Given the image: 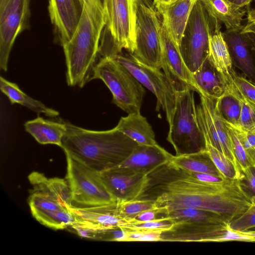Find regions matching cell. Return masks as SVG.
I'll return each mask as SVG.
<instances>
[{
	"mask_svg": "<svg viewBox=\"0 0 255 255\" xmlns=\"http://www.w3.org/2000/svg\"><path fill=\"white\" fill-rule=\"evenodd\" d=\"M138 199L152 200L161 218L171 211L192 208L214 212L229 222L255 202V195L243 181L224 178L218 182L198 180L168 162L147 175Z\"/></svg>",
	"mask_w": 255,
	"mask_h": 255,
	"instance_id": "obj_1",
	"label": "cell"
},
{
	"mask_svg": "<svg viewBox=\"0 0 255 255\" xmlns=\"http://www.w3.org/2000/svg\"><path fill=\"white\" fill-rule=\"evenodd\" d=\"M64 123L62 148L65 154L100 173L119 165L138 144L116 127L98 131Z\"/></svg>",
	"mask_w": 255,
	"mask_h": 255,
	"instance_id": "obj_2",
	"label": "cell"
},
{
	"mask_svg": "<svg viewBox=\"0 0 255 255\" xmlns=\"http://www.w3.org/2000/svg\"><path fill=\"white\" fill-rule=\"evenodd\" d=\"M105 25L103 7L83 6L74 33L62 46L68 86L82 88L93 80L95 68L101 58L100 44Z\"/></svg>",
	"mask_w": 255,
	"mask_h": 255,
	"instance_id": "obj_3",
	"label": "cell"
},
{
	"mask_svg": "<svg viewBox=\"0 0 255 255\" xmlns=\"http://www.w3.org/2000/svg\"><path fill=\"white\" fill-rule=\"evenodd\" d=\"M163 217L172 222L162 234L161 242H219L230 222L212 212L192 208L171 211Z\"/></svg>",
	"mask_w": 255,
	"mask_h": 255,
	"instance_id": "obj_4",
	"label": "cell"
},
{
	"mask_svg": "<svg viewBox=\"0 0 255 255\" xmlns=\"http://www.w3.org/2000/svg\"><path fill=\"white\" fill-rule=\"evenodd\" d=\"M105 25L101 35L100 57H113L123 49L131 53L134 48L135 0H102Z\"/></svg>",
	"mask_w": 255,
	"mask_h": 255,
	"instance_id": "obj_5",
	"label": "cell"
},
{
	"mask_svg": "<svg viewBox=\"0 0 255 255\" xmlns=\"http://www.w3.org/2000/svg\"><path fill=\"white\" fill-rule=\"evenodd\" d=\"M194 91L176 92V105L167 140L174 147L176 156L206 150V141L198 124Z\"/></svg>",
	"mask_w": 255,
	"mask_h": 255,
	"instance_id": "obj_6",
	"label": "cell"
},
{
	"mask_svg": "<svg viewBox=\"0 0 255 255\" xmlns=\"http://www.w3.org/2000/svg\"><path fill=\"white\" fill-rule=\"evenodd\" d=\"M101 79L113 95L112 102L128 114L140 113L145 90L123 65L112 57L100 58L93 79Z\"/></svg>",
	"mask_w": 255,
	"mask_h": 255,
	"instance_id": "obj_7",
	"label": "cell"
},
{
	"mask_svg": "<svg viewBox=\"0 0 255 255\" xmlns=\"http://www.w3.org/2000/svg\"><path fill=\"white\" fill-rule=\"evenodd\" d=\"M135 45L129 53L139 62L162 69L161 16L152 0H135Z\"/></svg>",
	"mask_w": 255,
	"mask_h": 255,
	"instance_id": "obj_8",
	"label": "cell"
},
{
	"mask_svg": "<svg viewBox=\"0 0 255 255\" xmlns=\"http://www.w3.org/2000/svg\"><path fill=\"white\" fill-rule=\"evenodd\" d=\"M221 24L209 14L200 0H197L179 45L183 60L192 74L208 58L209 35Z\"/></svg>",
	"mask_w": 255,
	"mask_h": 255,
	"instance_id": "obj_9",
	"label": "cell"
},
{
	"mask_svg": "<svg viewBox=\"0 0 255 255\" xmlns=\"http://www.w3.org/2000/svg\"><path fill=\"white\" fill-rule=\"evenodd\" d=\"M66 180L73 202L82 207L109 204L117 200L104 184L101 173L66 154Z\"/></svg>",
	"mask_w": 255,
	"mask_h": 255,
	"instance_id": "obj_10",
	"label": "cell"
},
{
	"mask_svg": "<svg viewBox=\"0 0 255 255\" xmlns=\"http://www.w3.org/2000/svg\"><path fill=\"white\" fill-rule=\"evenodd\" d=\"M112 57L127 68L142 86L155 95L157 99L156 110L159 111L162 107L170 125L175 108L176 92L165 74L160 70L139 62L129 53L121 52Z\"/></svg>",
	"mask_w": 255,
	"mask_h": 255,
	"instance_id": "obj_11",
	"label": "cell"
},
{
	"mask_svg": "<svg viewBox=\"0 0 255 255\" xmlns=\"http://www.w3.org/2000/svg\"><path fill=\"white\" fill-rule=\"evenodd\" d=\"M74 222L70 226L83 238L95 239L96 236L128 223L121 213L117 200L112 203L91 207H69Z\"/></svg>",
	"mask_w": 255,
	"mask_h": 255,
	"instance_id": "obj_12",
	"label": "cell"
},
{
	"mask_svg": "<svg viewBox=\"0 0 255 255\" xmlns=\"http://www.w3.org/2000/svg\"><path fill=\"white\" fill-rule=\"evenodd\" d=\"M199 95L200 102L196 106V116L205 140L222 152L232 162L243 180L244 175L240 169L233 151L227 127L217 107V99Z\"/></svg>",
	"mask_w": 255,
	"mask_h": 255,
	"instance_id": "obj_13",
	"label": "cell"
},
{
	"mask_svg": "<svg viewBox=\"0 0 255 255\" xmlns=\"http://www.w3.org/2000/svg\"><path fill=\"white\" fill-rule=\"evenodd\" d=\"M30 0H0V68L6 71L13 43L29 25Z\"/></svg>",
	"mask_w": 255,
	"mask_h": 255,
	"instance_id": "obj_14",
	"label": "cell"
},
{
	"mask_svg": "<svg viewBox=\"0 0 255 255\" xmlns=\"http://www.w3.org/2000/svg\"><path fill=\"white\" fill-rule=\"evenodd\" d=\"M162 69L175 92L188 89L196 92L192 74L185 65L178 45L162 24L161 32Z\"/></svg>",
	"mask_w": 255,
	"mask_h": 255,
	"instance_id": "obj_15",
	"label": "cell"
},
{
	"mask_svg": "<svg viewBox=\"0 0 255 255\" xmlns=\"http://www.w3.org/2000/svg\"><path fill=\"white\" fill-rule=\"evenodd\" d=\"M48 11L56 41L62 46L72 37L82 6L79 0H49Z\"/></svg>",
	"mask_w": 255,
	"mask_h": 255,
	"instance_id": "obj_16",
	"label": "cell"
},
{
	"mask_svg": "<svg viewBox=\"0 0 255 255\" xmlns=\"http://www.w3.org/2000/svg\"><path fill=\"white\" fill-rule=\"evenodd\" d=\"M100 173L104 184L116 199H138L148 181V174L117 168H113Z\"/></svg>",
	"mask_w": 255,
	"mask_h": 255,
	"instance_id": "obj_17",
	"label": "cell"
},
{
	"mask_svg": "<svg viewBox=\"0 0 255 255\" xmlns=\"http://www.w3.org/2000/svg\"><path fill=\"white\" fill-rule=\"evenodd\" d=\"M28 204L33 217L48 228L64 229L70 227L74 222L69 207L59 202L30 192Z\"/></svg>",
	"mask_w": 255,
	"mask_h": 255,
	"instance_id": "obj_18",
	"label": "cell"
},
{
	"mask_svg": "<svg viewBox=\"0 0 255 255\" xmlns=\"http://www.w3.org/2000/svg\"><path fill=\"white\" fill-rule=\"evenodd\" d=\"M240 29H226L223 32L233 66L255 84V50L248 35Z\"/></svg>",
	"mask_w": 255,
	"mask_h": 255,
	"instance_id": "obj_19",
	"label": "cell"
},
{
	"mask_svg": "<svg viewBox=\"0 0 255 255\" xmlns=\"http://www.w3.org/2000/svg\"><path fill=\"white\" fill-rule=\"evenodd\" d=\"M172 155L158 144L154 145L137 144L125 160L114 168L148 174L167 163Z\"/></svg>",
	"mask_w": 255,
	"mask_h": 255,
	"instance_id": "obj_20",
	"label": "cell"
},
{
	"mask_svg": "<svg viewBox=\"0 0 255 255\" xmlns=\"http://www.w3.org/2000/svg\"><path fill=\"white\" fill-rule=\"evenodd\" d=\"M197 0H178L155 6L161 16L163 25L178 46Z\"/></svg>",
	"mask_w": 255,
	"mask_h": 255,
	"instance_id": "obj_21",
	"label": "cell"
},
{
	"mask_svg": "<svg viewBox=\"0 0 255 255\" xmlns=\"http://www.w3.org/2000/svg\"><path fill=\"white\" fill-rule=\"evenodd\" d=\"M28 178L33 187L31 192L58 201L68 207L73 205L71 192L67 180L58 177L48 178L37 171L31 172Z\"/></svg>",
	"mask_w": 255,
	"mask_h": 255,
	"instance_id": "obj_22",
	"label": "cell"
},
{
	"mask_svg": "<svg viewBox=\"0 0 255 255\" xmlns=\"http://www.w3.org/2000/svg\"><path fill=\"white\" fill-rule=\"evenodd\" d=\"M196 92L207 97L219 99L227 92L226 82L222 75L207 58L200 68L192 73Z\"/></svg>",
	"mask_w": 255,
	"mask_h": 255,
	"instance_id": "obj_23",
	"label": "cell"
},
{
	"mask_svg": "<svg viewBox=\"0 0 255 255\" xmlns=\"http://www.w3.org/2000/svg\"><path fill=\"white\" fill-rule=\"evenodd\" d=\"M221 27L214 29L209 35V52L208 59L223 77L226 85L232 81L231 76L234 70L232 58L226 41L221 31Z\"/></svg>",
	"mask_w": 255,
	"mask_h": 255,
	"instance_id": "obj_24",
	"label": "cell"
},
{
	"mask_svg": "<svg viewBox=\"0 0 255 255\" xmlns=\"http://www.w3.org/2000/svg\"><path fill=\"white\" fill-rule=\"evenodd\" d=\"M116 128L138 145L158 144L151 126L140 113L130 114L122 117Z\"/></svg>",
	"mask_w": 255,
	"mask_h": 255,
	"instance_id": "obj_25",
	"label": "cell"
},
{
	"mask_svg": "<svg viewBox=\"0 0 255 255\" xmlns=\"http://www.w3.org/2000/svg\"><path fill=\"white\" fill-rule=\"evenodd\" d=\"M24 127L40 144H53L62 147V139L66 132L64 122H56L39 117L26 122Z\"/></svg>",
	"mask_w": 255,
	"mask_h": 255,
	"instance_id": "obj_26",
	"label": "cell"
},
{
	"mask_svg": "<svg viewBox=\"0 0 255 255\" xmlns=\"http://www.w3.org/2000/svg\"><path fill=\"white\" fill-rule=\"evenodd\" d=\"M208 12L225 26L226 29H240L243 25V17L247 12L245 7H239L228 0H200Z\"/></svg>",
	"mask_w": 255,
	"mask_h": 255,
	"instance_id": "obj_27",
	"label": "cell"
},
{
	"mask_svg": "<svg viewBox=\"0 0 255 255\" xmlns=\"http://www.w3.org/2000/svg\"><path fill=\"white\" fill-rule=\"evenodd\" d=\"M0 89L9 100L11 104H18L37 113H42L49 117H56L59 113L46 106L22 91L18 85L2 77H0Z\"/></svg>",
	"mask_w": 255,
	"mask_h": 255,
	"instance_id": "obj_28",
	"label": "cell"
},
{
	"mask_svg": "<svg viewBox=\"0 0 255 255\" xmlns=\"http://www.w3.org/2000/svg\"><path fill=\"white\" fill-rule=\"evenodd\" d=\"M168 162L183 170L208 173L225 178L216 168L206 150L180 156L172 155Z\"/></svg>",
	"mask_w": 255,
	"mask_h": 255,
	"instance_id": "obj_29",
	"label": "cell"
},
{
	"mask_svg": "<svg viewBox=\"0 0 255 255\" xmlns=\"http://www.w3.org/2000/svg\"><path fill=\"white\" fill-rule=\"evenodd\" d=\"M217 107L223 120L233 127H238L241 111V101L227 92L217 100Z\"/></svg>",
	"mask_w": 255,
	"mask_h": 255,
	"instance_id": "obj_30",
	"label": "cell"
},
{
	"mask_svg": "<svg viewBox=\"0 0 255 255\" xmlns=\"http://www.w3.org/2000/svg\"><path fill=\"white\" fill-rule=\"evenodd\" d=\"M206 150L210 159L222 176L228 179L243 181L232 162L223 153L206 140Z\"/></svg>",
	"mask_w": 255,
	"mask_h": 255,
	"instance_id": "obj_31",
	"label": "cell"
},
{
	"mask_svg": "<svg viewBox=\"0 0 255 255\" xmlns=\"http://www.w3.org/2000/svg\"><path fill=\"white\" fill-rule=\"evenodd\" d=\"M231 76L232 79L231 86L236 91L233 95L255 106V84L243 75L237 73L235 69Z\"/></svg>",
	"mask_w": 255,
	"mask_h": 255,
	"instance_id": "obj_32",
	"label": "cell"
},
{
	"mask_svg": "<svg viewBox=\"0 0 255 255\" xmlns=\"http://www.w3.org/2000/svg\"><path fill=\"white\" fill-rule=\"evenodd\" d=\"M117 200L120 210L122 215L128 220V223L132 218L144 211L156 209L154 202L151 200L145 199H135L130 200Z\"/></svg>",
	"mask_w": 255,
	"mask_h": 255,
	"instance_id": "obj_33",
	"label": "cell"
},
{
	"mask_svg": "<svg viewBox=\"0 0 255 255\" xmlns=\"http://www.w3.org/2000/svg\"><path fill=\"white\" fill-rule=\"evenodd\" d=\"M233 127L245 149L250 164L255 168V129Z\"/></svg>",
	"mask_w": 255,
	"mask_h": 255,
	"instance_id": "obj_34",
	"label": "cell"
},
{
	"mask_svg": "<svg viewBox=\"0 0 255 255\" xmlns=\"http://www.w3.org/2000/svg\"><path fill=\"white\" fill-rule=\"evenodd\" d=\"M225 123L227 127L228 133L233 151L236 158L240 169L243 174V172L247 169L252 167L248 161L245 149L234 128L225 121Z\"/></svg>",
	"mask_w": 255,
	"mask_h": 255,
	"instance_id": "obj_35",
	"label": "cell"
},
{
	"mask_svg": "<svg viewBox=\"0 0 255 255\" xmlns=\"http://www.w3.org/2000/svg\"><path fill=\"white\" fill-rule=\"evenodd\" d=\"M172 224L168 217H163L148 221L130 222L122 225L120 228L131 230L163 229L166 231L171 227Z\"/></svg>",
	"mask_w": 255,
	"mask_h": 255,
	"instance_id": "obj_36",
	"label": "cell"
},
{
	"mask_svg": "<svg viewBox=\"0 0 255 255\" xmlns=\"http://www.w3.org/2000/svg\"><path fill=\"white\" fill-rule=\"evenodd\" d=\"M230 228L238 232H246L255 228V202L241 215L230 223Z\"/></svg>",
	"mask_w": 255,
	"mask_h": 255,
	"instance_id": "obj_37",
	"label": "cell"
},
{
	"mask_svg": "<svg viewBox=\"0 0 255 255\" xmlns=\"http://www.w3.org/2000/svg\"><path fill=\"white\" fill-rule=\"evenodd\" d=\"M127 230V239L126 242H161L162 234L166 231L163 229Z\"/></svg>",
	"mask_w": 255,
	"mask_h": 255,
	"instance_id": "obj_38",
	"label": "cell"
},
{
	"mask_svg": "<svg viewBox=\"0 0 255 255\" xmlns=\"http://www.w3.org/2000/svg\"><path fill=\"white\" fill-rule=\"evenodd\" d=\"M238 99L241 103V111L238 127L249 130L255 129V106Z\"/></svg>",
	"mask_w": 255,
	"mask_h": 255,
	"instance_id": "obj_39",
	"label": "cell"
},
{
	"mask_svg": "<svg viewBox=\"0 0 255 255\" xmlns=\"http://www.w3.org/2000/svg\"><path fill=\"white\" fill-rule=\"evenodd\" d=\"M247 21L243 25L242 31L244 33H252L255 35V8L247 6Z\"/></svg>",
	"mask_w": 255,
	"mask_h": 255,
	"instance_id": "obj_40",
	"label": "cell"
},
{
	"mask_svg": "<svg viewBox=\"0 0 255 255\" xmlns=\"http://www.w3.org/2000/svg\"><path fill=\"white\" fill-rule=\"evenodd\" d=\"M159 215L157 209H149L144 211L132 218L129 223L133 222L148 221L158 219Z\"/></svg>",
	"mask_w": 255,
	"mask_h": 255,
	"instance_id": "obj_41",
	"label": "cell"
},
{
	"mask_svg": "<svg viewBox=\"0 0 255 255\" xmlns=\"http://www.w3.org/2000/svg\"><path fill=\"white\" fill-rule=\"evenodd\" d=\"M244 178L243 181L248 189L255 195V168L250 167L243 172Z\"/></svg>",
	"mask_w": 255,
	"mask_h": 255,
	"instance_id": "obj_42",
	"label": "cell"
},
{
	"mask_svg": "<svg viewBox=\"0 0 255 255\" xmlns=\"http://www.w3.org/2000/svg\"><path fill=\"white\" fill-rule=\"evenodd\" d=\"M186 171L191 176L202 181L218 182L224 179L222 177L208 173Z\"/></svg>",
	"mask_w": 255,
	"mask_h": 255,
	"instance_id": "obj_43",
	"label": "cell"
},
{
	"mask_svg": "<svg viewBox=\"0 0 255 255\" xmlns=\"http://www.w3.org/2000/svg\"><path fill=\"white\" fill-rule=\"evenodd\" d=\"M82 6L84 5L92 7H103L102 0H79Z\"/></svg>",
	"mask_w": 255,
	"mask_h": 255,
	"instance_id": "obj_44",
	"label": "cell"
},
{
	"mask_svg": "<svg viewBox=\"0 0 255 255\" xmlns=\"http://www.w3.org/2000/svg\"><path fill=\"white\" fill-rule=\"evenodd\" d=\"M253 0H234L233 3L235 5L241 7H245L249 5H250L251 2Z\"/></svg>",
	"mask_w": 255,
	"mask_h": 255,
	"instance_id": "obj_45",
	"label": "cell"
},
{
	"mask_svg": "<svg viewBox=\"0 0 255 255\" xmlns=\"http://www.w3.org/2000/svg\"><path fill=\"white\" fill-rule=\"evenodd\" d=\"M177 0H152L155 6L168 4Z\"/></svg>",
	"mask_w": 255,
	"mask_h": 255,
	"instance_id": "obj_46",
	"label": "cell"
},
{
	"mask_svg": "<svg viewBox=\"0 0 255 255\" xmlns=\"http://www.w3.org/2000/svg\"><path fill=\"white\" fill-rule=\"evenodd\" d=\"M248 35L252 42L253 47L255 50V35L252 33H248Z\"/></svg>",
	"mask_w": 255,
	"mask_h": 255,
	"instance_id": "obj_47",
	"label": "cell"
},
{
	"mask_svg": "<svg viewBox=\"0 0 255 255\" xmlns=\"http://www.w3.org/2000/svg\"><path fill=\"white\" fill-rule=\"evenodd\" d=\"M229 0V1H231V2H233V0Z\"/></svg>",
	"mask_w": 255,
	"mask_h": 255,
	"instance_id": "obj_48",
	"label": "cell"
}]
</instances>
